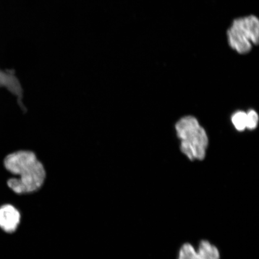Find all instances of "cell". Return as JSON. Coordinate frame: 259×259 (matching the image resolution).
Instances as JSON below:
<instances>
[{
    "label": "cell",
    "instance_id": "obj_1",
    "mask_svg": "<svg viewBox=\"0 0 259 259\" xmlns=\"http://www.w3.org/2000/svg\"><path fill=\"white\" fill-rule=\"evenodd\" d=\"M5 165L10 172L19 178H12L8 184L14 192L24 194L36 192L43 186L46 171L44 165L31 151H21L10 154Z\"/></svg>",
    "mask_w": 259,
    "mask_h": 259
},
{
    "label": "cell",
    "instance_id": "obj_2",
    "mask_svg": "<svg viewBox=\"0 0 259 259\" xmlns=\"http://www.w3.org/2000/svg\"><path fill=\"white\" fill-rule=\"evenodd\" d=\"M228 46L242 56L250 53L259 45V19L254 15L236 18L226 31Z\"/></svg>",
    "mask_w": 259,
    "mask_h": 259
},
{
    "label": "cell",
    "instance_id": "obj_3",
    "mask_svg": "<svg viewBox=\"0 0 259 259\" xmlns=\"http://www.w3.org/2000/svg\"><path fill=\"white\" fill-rule=\"evenodd\" d=\"M176 128L183 153L192 161L203 160L208 138L198 121L193 116H185L177 123Z\"/></svg>",
    "mask_w": 259,
    "mask_h": 259
},
{
    "label": "cell",
    "instance_id": "obj_4",
    "mask_svg": "<svg viewBox=\"0 0 259 259\" xmlns=\"http://www.w3.org/2000/svg\"><path fill=\"white\" fill-rule=\"evenodd\" d=\"M20 219V213L14 206L6 205L0 208V228L3 231L8 233L15 232Z\"/></svg>",
    "mask_w": 259,
    "mask_h": 259
},
{
    "label": "cell",
    "instance_id": "obj_5",
    "mask_svg": "<svg viewBox=\"0 0 259 259\" xmlns=\"http://www.w3.org/2000/svg\"><path fill=\"white\" fill-rule=\"evenodd\" d=\"M197 254L198 259H220L218 248L208 241L200 242Z\"/></svg>",
    "mask_w": 259,
    "mask_h": 259
},
{
    "label": "cell",
    "instance_id": "obj_6",
    "mask_svg": "<svg viewBox=\"0 0 259 259\" xmlns=\"http://www.w3.org/2000/svg\"><path fill=\"white\" fill-rule=\"evenodd\" d=\"M178 259H198L197 251L192 245L186 243L181 248Z\"/></svg>",
    "mask_w": 259,
    "mask_h": 259
},
{
    "label": "cell",
    "instance_id": "obj_7",
    "mask_svg": "<svg viewBox=\"0 0 259 259\" xmlns=\"http://www.w3.org/2000/svg\"><path fill=\"white\" fill-rule=\"evenodd\" d=\"M232 121L235 127L238 131H244L246 128L247 114L242 111L236 112L232 118Z\"/></svg>",
    "mask_w": 259,
    "mask_h": 259
},
{
    "label": "cell",
    "instance_id": "obj_8",
    "mask_svg": "<svg viewBox=\"0 0 259 259\" xmlns=\"http://www.w3.org/2000/svg\"><path fill=\"white\" fill-rule=\"evenodd\" d=\"M246 114H247L246 128L254 130L256 128L258 122V116L256 112L253 111V110H250V111L246 113Z\"/></svg>",
    "mask_w": 259,
    "mask_h": 259
}]
</instances>
